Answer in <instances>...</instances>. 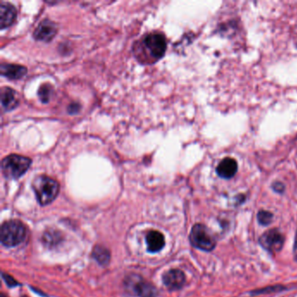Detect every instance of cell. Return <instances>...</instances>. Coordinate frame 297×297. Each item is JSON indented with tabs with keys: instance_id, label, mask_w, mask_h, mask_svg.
Masks as SVG:
<instances>
[{
	"instance_id": "1",
	"label": "cell",
	"mask_w": 297,
	"mask_h": 297,
	"mask_svg": "<svg viewBox=\"0 0 297 297\" xmlns=\"http://www.w3.org/2000/svg\"><path fill=\"white\" fill-rule=\"evenodd\" d=\"M166 50V39L163 33H147L134 45V55L142 63L156 62L164 56Z\"/></svg>"
},
{
	"instance_id": "2",
	"label": "cell",
	"mask_w": 297,
	"mask_h": 297,
	"mask_svg": "<svg viewBox=\"0 0 297 297\" xmlns=\"http://www.w3.org/2000/svg\"><path fill=\"white\" fill-rule=\"evenodd\" d=\"M32 187L35 193L36 198L41 206L52 203L56 199L60 192L59 182L46 176H37L33 180Z\"/></svg>"
},
{
	"instance_id": "3",
	"label": "cell",
	"mask_w": 297,
	"mask_h": 297,
	"mask_svg": "<svg viewBox=\"0 0 297 297\" xmlns=\"http://www.w3.org/2000/svg\"><path fill=\"white\" fill-rule=\"evenodd\" d=\"M0 237L4 246L16 247L27 237V228L19 220H8L1 227Z\"/></svg>"
},
{
	"instance_id": "4",
	"label": "cell",
	"mask_w": 297,
	"mask_h": 297,
	"mask_svg": "<svg viewBox=\"0 0 297 297\" xmlns=\"http://www.w3.org/2000/svg\"><path fill=\"white\" fill-rule=\"evenodd\" d=\"M32 160L23 155H10L4 158L1 168L4 176L8 179H18L29 169Z\"/></svg>"
},
{
	"instance_id": "5",
	"label": "cell",
	"mask_w": 297,
	"mask_h": 297,
	"mask_svg": "<svg viewBox=\"0 0 297 297\" xmlns=\"http://www.w3.org/2000/svg\"><path fill=\"white\" fill-rule=\"evenodd\" d=\"M124 285L128 291L139 297H156L157 288L152 283L136 275H130L126 277Z\"/></svg>"
},
{
	"instance_id": "6",
	"label": "cell",
	"mask_w": 297,
	"mask_h": 297,
	"mask_svg": "<svg viewBox=\"0 0 297 297\" xmlns=\"http://www.w3.org/2000/svg\"><path fill=\"white\" fill-rule=\"evenodd\" d=\"M189 239L193 247L207 252L212 251L216 245L214 235L207 227L202 224H195L193 227Z\"/></svg>"
},
{
	"instance_id": "7",
	"label": "cell",
	"mask_w": 297,
	"mask_h": 297,
	"mask_svg": "<svg viewBox=\"0 0 297 297\" xmlns=\"http://www.w3.org/2000/svg\"><path fill=\"white\" fill-rule=\"evenodd\" d=\"M284 236L278 229H270L265 232L260 238V244L270 253L279 252L284 245Z\"/></svg>"
},
{
	"instance_id": "8",
	"label": "cell",
	"mask_w": 297,
	"mask_h": 297,
	"mask_svg": "<svg viewBox=\"0 0 297 297\" xmlns=\"http://www.w3.org/2000/svg\"><path fill=\"white\" fill-rule=\"evenodd\" d=\"M57 31V26L54 22L50 19H44L36 28L33 33V37L37 40L47 43L54 39L56 35Z\"/></svg>"
},
{
	"instance_id": "9",
	"label": "cell",
	"mask_w": 297,
	"mask_h": 297,
	"mask_svg": "<svg viewBox=\"0 0 297 297\" xmlns=\"http://www.w3.org/2000/svg\"><path fill=\"white\" fill-rule=\"evenodd\" d=\"M164 285L170 290H178L185 285L186 277L180 269H172L165 274L162 278Z\"/></svg>"
},
{
	"instance_id": "10",
	"label": "cell",
	"mask_w": 297,
	"mask_h": 297,
	"mask_svg": "<svg viewBox=\"0 0 297 297\" xmlns=\"http://www.w3.org/2000/svg\"><path fill=\"white\" fill-rule=\"evenodd\" d=\"M17 10L12 4L2 1L0 4V28L6 29L11 27L17 18Z\"/></svg>"
},
{
	"instance_id": "11",
	"label": "cell",
	"mask_w": 297,
	"mask_h": 297,
	"mask_svg": "<svg viewBox=\"0 0 297 297\" xmlns=\"http://www.w3.org/2000/svg\"><path fill=\"white\" fill-rule=\"evenodd\" d=\"M27 69L24 66L10 63H1L0 73L10 80H18L27 75Z\"/></svg>"
},
{
	"instance_id": "12",
	"label": "cell",
	"mask_w": 297,
	"mask_h": 297,
	"mask_svg": "<svg viewBox=\"0 0 297 297\" xmlns=\"http://www.w3.org/2000/svg\"><path fill=\"white\" fill-rule=\"evenodd\" d=\"M238 164L233 158L228 157L223 159L216 167L218 176L223 179H230L237 172Z\"/></svg>"
},
{
	"instance_id": "13",
	"label": "cell",
	"mask_w": 297,
	"mask_h": 297,
	"mask_svg": "<svg viewBox=\"0 0 297 297\" xmlns=\"http://www.w3.org/2000/svg\"><path fill=\"white\" fill-rule=\"evenodd\" d=\"M19 103L18 94L14 90L10 87H3L1 89V105L6 112L12 110L18 107Z\"/></svg>"
},
{
	"instance_id": "14",
	"label": "cell",
	"mask_w": 297,
	"mask_h": 297,
	"mask_svg": "<svg viewBox=\"0 0 297 297\" xmlns=\"http://www.w3.org/2000/svg\"><path fill=\"white\" fill-rule=\"evenodd\" d=\"M146 246L150 253H157L161 251L165 246V237L162 233L159 231H150L146 235Z\"/></svg>"
},
{
	"instance_id": "15",
	"label": "cell",
	"mask_w": 297,
	"mask_h": 297,
	"mask_svg": "<svg viewBox=\"0 0 297 297\" xmlns=\"http://www.w3.org/2000/svg\"><path fill=\"white\" fill-rule=\"evenodd\" d=\"M92 257L101 265L108 264L110 262L111 255L109 250L103 246H96L92 250Z\"/></svg>"
},
{
	"instance_id": "16",
	"label": "cell",
	"mask_w": 297,
	"mask_h": 297,
	"mask_svg": "<svg viewBox=\"0 0 297 297\" xmlns=\"http://www.w3.org/2000/svg\"><path fill=\"white\" fill-rule=\"evenodd\" d=\"M53 92V87L50 84H44L39 87V98L43 103H47L49 100H50L51 94Z\"/></svg>"
},
{
	"instance_id": "17",
	"label": "cell",
	"mask_w": 297,
	"mask_h": 297,
	"mask_svg": "<svg viewBox=\"0 0 297 297\" xmlns=\"http://www.w3.org/2000/svg\"><path fill=\"white\" fill-rule=\"evenodd\" d=\"M273 214L270 212L265 211V210H261L257 214V220L258 222L261 225L263 226H267L269 225L272 221H273Z\"/></svg>"
},
{
	"instance_id": "18",
	"label": "cell",
	"mask_w": 297,
	"mask_h": 297,
	"mask_svg": "<svg viewBox=\"0 0 297 297\" xmlns=\"http://www.w3.org/2000/svg\"><path fill=\"white\" fill-rule=\"evenodd\" d=\"M60 241V234H57L56 231H48L44 235V241L48 246L55 245Z\"/></svg>"
},
{
	"instance_id": "19",
	"label": "cell",
	"mask_w": 297,
	"mask_h": 297,
	"mask_svg": "<svg viewBox=\"0 0 297 297\" xmlns=\"http://www.w3.org/2000/svg\"><path fill=\"white\" fill-rule=\"evenodd\" d=\"M283 288H284V287L281 285L269 286V287H267V288H260V289H257L256 291H252L251 292V294H272V293H277V292L282 291V290H283Z\"/></svg>"
},
{
	"instance_id": "20",
	"label": "cell",
	"mask_w": 297,
	"mask_h": 297,
	"mask_svg": "<svg viewBox=\"0 0 297 297\" xmlns=\"http://www.w3.org/2000/svg\"><path fill=\"white\" fill-rule=\"evenodd\" d=\"M3 278L6 281V284L9 287H15V286L18 285V282H16L15 280L13 279L9 275L3 274Z\"/></svg>"
},
{
	"instance_id": "21",
	"label": "cell",
	"mask_w": 297,
	"mask_h": 297,
	"mask_svg": "<svg viewBox=\"0 0 297 297\" xmlns=\"http://www.w3.org/2000/svg\"><path fill=\"white\" fill-rule=\"evenodd\" d=\"M272 187H273L274 190L277 192V193H282L284 191V185L282 184V182H275L273 185H272Z\"/></svg>"
},
{
	"instance_id": "22",
	"label": "cell",
	"mask_w": 297,
	"mask_h": 297,
	"mask_svg": "<svg viewBox=\"0 0 297 297\" xmlns=\"http://www.w3.org/2000/svg\"><path fill=\"white\" fill-rule=\"evenodd\" d=\"M80 109H81V106H80V105L77 104V103H71V104L69 106L67 110H68L69 113L72 114V113H78V112L80 111Z\"/></svg>"
},
{
	"instance_id": "23",
	"label": "cell",
	"mask_w": 297,
	"mask_h": 297,
	"mask_svg": "<svg viewBox=\"0 0 297 297\" xmlns=\"http://www.w3.org/2000/svg\"><path fill=\"white\" fill-rule=\"evenodd\" d=\"M293 252H294V260L297 261V235L296 237H295V240H294V250H293Z\"/></svg>"
}]
</instances>
